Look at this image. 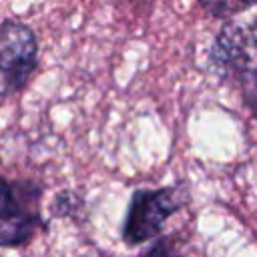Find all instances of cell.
<instances>
[{"mask_svg": "<svg viewBox=\"0 0 257 257\" xmlns=\"http://www.w3.org/2000/svg\"><path fill=\"white\" fill-rule=\"evenodd\" d=\"M44 187L32 179H8L0 173V247L28 245L48 225L42 217Z\"/></svg>", "mask_w": 257, "mask_h": 257, "instance_id": "6da1fadb", "label": "cell"}, {"mask_svg": "<svg viewBox=\"0 0 257 257\" xmlns=\"http://www.w3.org/2000/svg\"><path fill=\"white\" fill-rule=\"evenodd\" d=\"M187 203V189L177 183L167 187L135 189L128 199L120 227L122 243L128 247H139L147 241H153L163 233L165 223Z\"/></svg>", "mask_w": 257, "mask_h": 257, "instance_id": "7a4b0ae2", "label": "cell"}, {"mask_svg": "<svg viewBox=\"0 0 257 257\" xmlns=\"http://www.w3.org/2000/svg\"><path fill=\"white\" fill-rule=\"evenodd\" d=\"M38 68V36L22 20H0V96L22 90Z\"/></svg>", "mask_w": 257, "mask_h": 257, "instance_id": "3957f363", "label": "cell"}, {"mask_svg": "<svg viewBox=\"0 0 257 257\" xmlns=\"http://www.w3.org/2000/svg\"><path fill=\"white\" fill-rule=\"evenodd\" d=\"M257 66V16L249 24L225 22L211 48L209 68L221 80H239Z\"/></svg>", "mask_w": 257, "mask_h": 257, "instance_id": "277c9868", "label": "cell"}, {"mask_svg": "<svg viewBox=\"0 0 257 257\" xmlns=\"http://www.w3.org/2000/svg\"><path fill=\"white\" fill-rule=\"evenodd\" d=\"M139 257H185L177 235H159Z\"/></svg>", "mask_w": 257, "mask_h": 257, "instance_id": "5b68a950", "label": "cell"}, {"mask_svg": "<svg viewBox=\"0 0 257 257\" xmlns=\"http://www.w3.org/2000/svg\"><path fill=\"white\" fill-rule=\"evenodd\" d=\"M82 209V199L72 193V191H60L52 205H50V215L52 217H74Z\"/></svg>", "mask_w": 257, "mask_h": 257, "instance_id": "8992f818", "label": "cell"}, {"mask_svg": "<svg viewBox=\"0 0 257 257\" xmlns=\"http://www.w3.org/2000/svg\"><path fill=\"white\" fill-rule=\"evenodd\" d=\"M237 82H241V98H243V104L247 106V110L257 120V66L251 68Z\"/></svg>", "mask_w": 257, "mask_h": 257, "instance_id": "52a82bcc", "label": "cell"}, {"mask_svg": "<svg viewBox=\"0 0 257 257\" xmlns=\"http://www.w3.org/2000/svg\"><path fill=\"white\" fill-rule=\"evenodd\" d=\"M201 6L213 16V18H227L237 14L233 0H199Z\"/></svg>", "mask_w": 257, "mask_h": 257, "instance_id": "ba28073f", "label": "cell"}, {"mask_svg": "<svg viewBox=\"0 0 257 257\" xmlns=\"http://www.w3.org/2000/svg\"><path fill=\"white\" fill-rule=\"evenodd\" d=\"M233 4H235V10H237V12H241V10H247V8L255 6V4H257V0H233Z\"/></svg>", "mask_w": 257, "mask_h": 257, "instance_id": "9c48e42d", "label": "cell"}, {"mask_svg": "<svg viewBox=\"0 0 257 257\" xmlns=\"http://www.w3.org/2000/svg\"><path fill=\"white\" fill-rule=\"evenodd\" d=\"M0 257H2V255H0Z\"/></svg>", "mask_w": 257, "mask_h": 257, "instance_id": "30bf717a", "label": "cell"}]
</instances>
